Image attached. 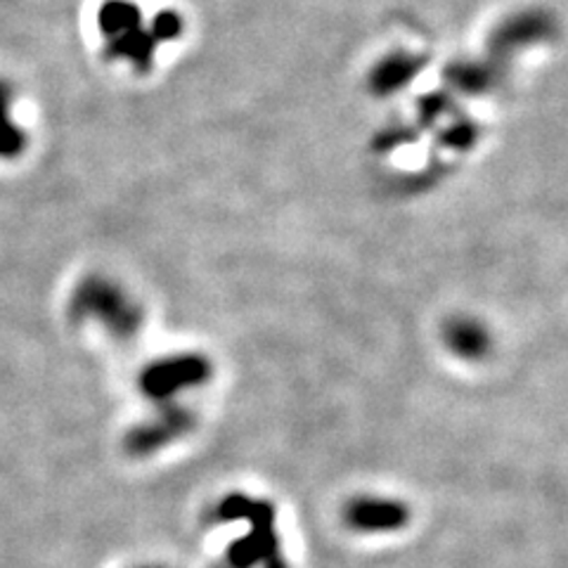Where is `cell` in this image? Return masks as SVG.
<instances>
[{
	"instance_id": "1",
	"label": "cell",
	"mask_w": 568,
	"mask_h": 568,
	"mask_svg": "<svg viewBox=\"0 0 568 568\" xmlns=\"http://www.w3.org/2000/svg\"><path fill=\"white\" fill-rule=\"evenodd\" d=\"M223 500L248 524V530L225 549L221 568H290L275 530V507L244 495H227Z\"/></svg>"
},
{
	"instance_id": "2",
	"label": "cell",
	"mask_w": 568,
	"mask_h": 568,
	"mask_svg": "<svg viewBox=\"0 0 568 568\" xmlns=\"http://www.w3.org/2000/svg\"><path fill=\"white\" fill-rule=\"evenodd\" d=\"M74 315L93 317L119 339H131L142 329L138 301L116 282L104 277H91L81 284L79 294H74Z\"/></svg>"
},
{
	"instance_id": "3",
	"label": "cell",
	"mask_w": 568,
	"mask_h": 568,
	"mask_svg": "<svg viewBox=\"0 0 568 568\" xmlns=\"http://www.w3.org/2000/svg\"><path fill=\"white\" fill-rule=\"evenodd\" d=\"M211 379V361L200 353L166 355L150 363L140 375V388L148 400L159 405L175 403L178 394L197 388Z\"/></svg>"
},
{
	"instance_id": "4",
	"label": "cell",
	"mask_w": 568,
	"mask_h": 568,
	"mask_svg": "<svg viewBox=\"0 0 568 568\" xmlns=\"http://www.w3.org/2000/svg\"><path fill=\"white\" fill-rule=\"evenodd\" d=\"M344 524L358 536H388L410 524L413 514L398 497L355 495L344 507Z\"/></svg>"
},
{
	"instance_id": "5",
	"label": "cell",
	"mask_w": 568,
	"mask_h": 568,
	"mask_svg": "<svg viewBox=\"0 0 568 568\" xmlns=\"http://www.w3.org/2000/svg\"><path fill=\"white\" fill-rule=\"evenodd\" d=\"M194 429V415L181 403H164L159 405V413L138 424L126 436V450L133 457H148L159 450H164L173 443L181 440Z\"/></svg>"
},
{
	"instance_id": "6",
	"label": "cell",
	"mask_w": 568,
	"mask_h": 568,
	"mask_svg": "<svg viewBox=\"0 0 568 568\" xmlns=\"http://www.w3.org/2000/svg\"><path fill=\"white\" fill-rule=\"evenodd\" d=\"M443 344L459 361H481L490 353V329L471 315H455L443 327Z\"/></svg>"
},
{
	"instance_id": "7",
	"label": "cell",
	"mask_w": 568,
	"mask_h": 568,
	"mask_svg": "<svg viewBox=\"0 0 568 568\" xmlns=\"http://www.w3.org/2000/svg\"><path fill=\"white\" fill-rule=\"evenodd\" d=\"M133 568H164V566H133Z\"/></svg>"
}]
</instances>
